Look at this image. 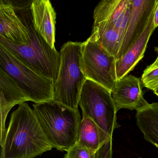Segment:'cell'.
Instances as JSON below:
<instances>
[{
  "label": "cell",
  "instance_id": "cell-9",
  "mask_svg": "<svg viewBox=\"0 0 158 158\" xmlns=\"http://www.w3.org/2000/svg\"><path fill=\"white\" fill-rule=\"evenodd\" d=\"M132 7L131 0H102L94 10L93 24H105L114 27L123 40Z\"/></svg>",
  "mask_w": 158,
  "mask_h": 158
},
{
  "label": "cell",
  "instance_id": "cell-23",
  "mask_svg": "<svg viewBox=\"0 0 158 158\" xmlns=\"http://www.w3.org/2000/svg\"><path fill=\"white\" fill-rule=\"evenodd\" d=\"M153 92H154V93H155V94H156V95H157V96H158V88L156 89H154V90H153Z\"/></svg>",
  "mask_w": 158,
  "mask_h": 158
},
{
  "label": "cell",
  "instance_id": "cell-18",
  "mask_svg": "<svg viewBox=\"0 0 158 158\" xmlns=\"http://www.w3.org/2000/svg\"><path fill=\"white\" fill-rule=\"evenodd\" d=\"M141 82L145 87L154 90L158 88V65L148 66L141 76Z\"/></svg>",
  "mask_w": 158,
  "mask_h": 158
},
{
  "label": "cell",
  "instance_id": "cell-3",
  "mask_svg": "<svg viewBox=\"0 0 158 158\" xmlns=\"http://www.w3.org/2000/svg\"><path fill=\"white\" fill-rule=\"evenodd\" d=\"M33 110L53 148L66 151L77 141L81 121L79 110L54 101L35 103Z\"/></svg>",
  "mask_w": 158,
  "mask_h": 158
},
{
  "label": "cell",
  "instance_id": "cell-14",
  "mask_svg": "<svg viewBox=\"0 0 158 158\" xmlns=\"http://www.w3.org/2000/svg\"><path fill=\"white\" fill-rule=\"evenodd\" d=\"M156 7L142 35L132 44L123 56L116 60V75L118 80L122 79L133 71L144 57L148 42L156 28L154 26L153 19Z\"/></svg>",
  "mask_w": 158,
  "mask_h": 158
},
{
  "label": "cell",
  "instance_id": "cell-1",
  "mask_svg": "<svg viewBox=\"0 0 158 158\" xmlns=\"http://www.w3.org/2000/svg\"><path fill=\"white\" fill-rule=\"evenodd\" d=\"M31 1L12 2L15 12L28 29V44L18 46L0 37V44L23 63L40 75L57 80L60 63V52L52 48L35 30L32 20Z\"/></svg>",
  "mask_w": 158,
  "mask_h": 158
},
{
  "label": "cell",
  "instance_id": "cell-15",
  "mask_svg": "<svg viewBox=\"0 0 158 158\" xmlns=\"http://www.w3.org/2000/svg\"><path fill=\"white\" fill-rule=\"evenodd\" d=\"M136 118L144 139L158 148V103H148L137 110Z\"/></svg>",
  "mask_w": 158,
  "mask_h": 158
},
{
  "label": "cell",
  "instance_id": "cell-8",
  "mask_svg": "<svg viewBox=\"0 0 158 158\" xmlns=\"http://www.w3.org/2000/svg\"><path fill=\"white\" fill-rule=\"evenodd\" d=\"M158 0H131L132 10L116 60L126 53L142 35L157 5Z\"/></svg>",
  "mask_w": 158,
  "mask_h": 158
},
{
  "label": "cell",
  "instance_id": "cell-10",
  "mask_svg": "<svg viewBox=\"0 0 158 158\" xmlns=\"http://www.w3.org/2000/svg\"><path fill=\"white\" fill-rule=\"evenodd\" d=\"M0 37L18 46L28 44V29L15 12L11 1L0 2Z\"/></svg>",
  "mask_w": 158,
  "mask_h": 158
},
{
  "label": "cell",
  "instance_id": "cell-2",
  "mask_svg": "<svg viewBox=\"0 0 158 158\" xmlns=\"http://www.w3.org/2000/svg\"><path fill=\"white\" fill-rule=\"evenodd\" d=\"M0 158H34L53 147L34 113L23 102L11 115Z\"/></svg>",
  "mask_w": 158,
  "mask_h": 158
},
{
  "label": "cell",
  "instance_id": "cell-13",
  "mask_svg": "<svg viewBox=\"0 0 158 158\" xmlns=\"http://www.w3.org/2000/svg\"><path fill=\"white\" fill-rule=\"evenodd\" d=\"M31 11L35 29L55 49L56 13L51 2L49 0H33Z\"/></svg>",
  "mask_w": 158,
  "mask_h": 158
},
{
  "label": "cell",
  "instance_id": "cell-6",
  "mask_svg": "<svg viewBox=\"0 0 158 158\" xmlns=\"http://www.w3.org/2000/svg\"><path fill=\"white\" fill-rule=\"evenodd\" d=\"M78 105L82 109L83 117L91 118L102 132L112 138L114 130L120 125L117 122V109L111 91L87 79L81 91Z\"/></svg>",
  "mask_w": 158,
  "mask_h": 158
},
{
  "label": "cell",
  "instance_id": "cell-4",
  "mask_svg": "<svg viewBox=\"0 0 158 158\" xmlns=\"http://www.w3.org/2000/svg\"><path fill=\"white\" fill-rule=\"evenodd\" d=\"M82 42L68 41L60 51V63L54 82L53 101L78 110L80 94L86 80L80 65Z\"/></svg>",
  "mask_w": 158,
  "mask_h": 158
},
{
  "label": "cell",
  "instance_id": "cell-21",
  "mask_svg": "<svg viewBox=\"0 0 158 158\" xmlns=\"http://www.w3.org/2000/svg\"><path fill=\"white\" fill-rule=\"evenodd\" d=\"M154 26L155 27H158V0L157 2V7L155 10V14H154V19H153Z\"/></svg>",
  "mask_w": 158,
  "mask_h": 158
},
{
  "label": "cell",
  "instance_id": "cell-19",
  "mask_svg": "<svg viewBox=\"0 0 158 158\" xmlns=\"http://www.w3.org/2000/svg\"><path fill=\"white\" fill-rule=\"evenodd\" d=\"M95 153L76 142L68 149L64 158H94Z\"/></svg>",
  "mask_w": 158,
  "mask_h": 158
},
{
  "label": "cell",
  "instance_id": "cell-22",
  "mask_svg": "<svg viewBox=\"0 0 158 158\" xmlns=\"http://www.w3.org/2000/svg\"><path fill=\"white\" fill-rule=\"evenodd\" d=\"M150 65H151L152 66H158V56H157V59H156V60L152 64H151Z\"/></svg>",
  "mask_w": 158,
  "mask_h": 158
},
{
  "label": "cell",
  "instance_id": "cell-17",
  "mask_svg": "<svg viewBox=\"0 0 158 158\" xmlns=\"http://www.w3.org/2000/svg\"><path fill=\"white\" fill-rule=\"evenodd\" d=\"M91 35L104 49L116 58L122 40L114 27L105 24H93Z\"/></svg>",
  "mask_w": 158,
  "mask_h": 158
},
{
  "label": "cell",
  "instance_id": "cell-12",
  "mask_svg": "<svg viewBox=\"0 0 158 158\" xmlns=\"http://www.w3.org/2000/svg\"><path fill=\"white\" fill-rule=\"evenodd\" d=\"M0 93H1V138L0 145L2 146L6 136V118L10 111L16 104L20 105L29 98L23 90L2 69H0Z\"/></svg>",
  "mask_w": 158,
  "mask_h": 158
},
{
  "label": "cell",
  "instance_id": "cell-11",
  "mask_svg": "<svg viewBox=\"0 0 158 158\" xmlns=\"http://www.w3.org/2000/svg\"><path fill=\"white\" fill-rule=\"evenodd\" d=\"M117 110L121 109L137 110L148 103L143 97L140 80L132 75L118 80L111 91Z\"/></svg>",
  "mask_w": 158,
  "mask_h": 158
},
{
  "label": "cell",
  "instance_id": "cell-5",
  "mask_svg": "<svg viewBox=\"0 0 158 158\" xmlns=\"http://www.w3.org/2000/svg\"><path fill=\"white\" fill-rule=\"evenodd\" d=\"M0 69H2L35 103L53 101L54 81L39 74L0 44Z\"/></svg>",
  "mask_w": 158,
  "mask_h": 158
},
{
  "label": "cell",
  "instance_id": "cell-16",
  "mask_svg": "<svg viewBox=\"0 0 158 158\" xmlns=\"http://www.w3.org/2000/svg\"><path fill=\"white\" fill-rule=\"evenodd\" d=\"M110 138H112L102 132L91 118H82L78 126L77 144L95 152L102 143Z\"/></svg>",
  "mask_w": 158,
  "mask_h": 158
},
{
  "label": "cell",
  "instance_id": "cell-20",
  "mask_svg": "<svg viewBox=\"0 0 158 158\" xmlns=\"http://www.w3.org/2000/svg\"><path fill=\"white\" fill-rule=\"evenodd\" d=\"M112 138L109 139L102 143L95 152L94 158H112Z\"/></svg>",
  "mask_w": 158,
  "mask_h": 158
},
{
  "label": "cell",
  "instance_id": "cell-7",
  "mask_svg": "<svg viewBox=\"0 0 158 158\" xmlns=\"http://www.w3.org/2000/svg\"><path fill=\"white\" fill-rule=\"evenodd\" d=\"M116 59L104 49L92 35L82 42L80 65L87 79L111 92L117 82Z\"/></svg>",
  "mask_w": 158,
  "mask_h": 158
}]
</instances>
